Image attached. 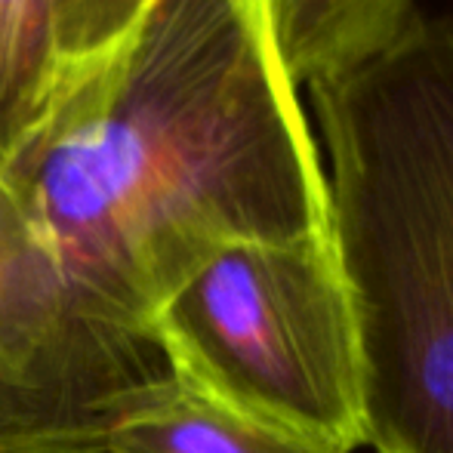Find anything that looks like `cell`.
I'll list each match as a JSON object with an SVG mask.
<instances>
[{
	"label": "cell",
	"mask_w": 453,
	"mask_h": 453,
	"mask_svg": "<svg viewBox=\"0 0 453 453\" xmlns=\"http://www.w3.org/2000/svg\"><path fill=\"white\" fill-rule=\"evenodd\" d=\"M250 4H263L265 10H269V0H250Z\"/></svg>",
	"instance_id": "obj_8"
},
{
	"label": "cell",
	"mask_w": 453,
	"mask_h": 453,
	"mask_svg": "<svg viewBox=\"0 0 453 453\" xmlns=\"http://www.w3.org/2000/svg\"><path fill=\"white\" fill-rule=\"evenodd\" d=\"M413 16V0H269L274 50L296 87L364 65L392 47Z\"/></svg>",
	"instance_id": "obj_4"
},
{
	"label": "cell",
	"mask_w": 453,
	"mask_h": 453,
	"mask_svg": "<svg viewBox=\"0 0 453 453\" xmlns=\"http://www.w3.org/2000/svg\"><path fill=\"white\" fill-rule=\"evenodd\" d=\"M155 0H56L65 65L90 59L127 35Z\"/></svg>",
	"instance_id": "obj_7"
},
{
	"label": "cell",
	"mask_w": 453,
	"mask_h": 453,
	"mask_svg": "<svg viewBox=\"0 0 453 453\" xmlns=\"http://www.w3.org/2000/svg\"><path fill=\"white\" fill-rule=\"evenodd\" d=\"M65 68L56 0H0V164L41 124Z\"/></svg>",
	"instance_id": "obj_6"
},
{
	"label": "cell",
	"mask_w": 453,
	"mask_h": 453,
	"mask_svg": "<svg viewBox=\"0 0 453 453\" xmlns=\"http://www.w3.org/2000/svg\"><path fill=\"white\" fill-rule=\"evenodd\" d=\"M155 334L182 386L290 435L361 448L358 349L330 238L222 247L164 299Z\"/></svg>",
	"instance_id": "obj_3"
},
{
	"label": "cell",
	"mask_w": 453,
	"mask_h": 453,
	"mask_svg": "<svg viewBox=\"0 0 453 453\" xmlns=\"http://www.w3.org/2000/svg\"><path fill=\"white\" fill-rule=\"evenodd\" d=\"M102 453H346L265 426L222 401L176 386L127 413L105 435Z\"/></svg>",
	"instance_id": "obj_5"
},
{
	"label": "cell",
	"mask_w": 453,
	"mask_h": 453,
	"mask_svg": "<svg viewBox=\"0 0 453 453\" xmlns=\"http://www.w3.org/2000/svg\"><path fill=\"white\" fill-rule=\"evenodd\" d=\"M330 238L299 87L250 0H155L0 164V453H102L180 386L164 299L228 244Z\"/></svg>",
	"instance_id": "obj_1"
},
{
	"label": "cell",
	"mask_w": 453,
	"mask_h": 453,
	"mask_svg": "<svg viewBox=\"0 0 453 453\" xmlns=\"http://www.w3.org/2000/svg\"><path fill=\"white\" fill-rule=\"evenodd\" d=\"M358 349L361 444L453 453V19L309 87Z\"/></svg>",
	"instance_id": "obj_2"
}]
</instances>
